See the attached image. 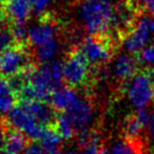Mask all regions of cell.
Masks as SVG:
<instances>
[{"label": "cell", "instance_id": "cell-15", "mask_svg": "<svg viewBox=\"0 0 154 154\" xmlns=\"http://www.w3.org/2000/svg\"><path fill=\"white\" fill-rule=\"evenodd\" d=\"M62 140L63 138L54 126L45 127L40 137L38 138V143L42 148L43 154H61Z\"/></svg>", "mask_w": 154, "mask_h": 154}, {"label": "cell", "instance_id": "cell-13", "mask_svg": "<svg viewBox=\"0 0 154 154\" xmlns=\"http://www.w3.org/2000/svg\"><path fill=\"white\" fill-rule=\"evenodd\" d=\"M140 62L137 54L124 53L116 57L113 63V74L119 82H127L136 74L139 70Z\"/></svg>", "mask_w": 154, "mask_h": 154}, {"label": "cell", "instance_id": "cell-9", "mask_svg": "<svg viewBox=\"0 0 154 154\" xmlns=\"http://www.w3.org/2000/svg\"><path fill=\"white\" fill-rule=\"evenodd\" d=\"M151 36V19L140 17L135 26L122 40L124 49L127 53L138 54L146 47Z\"/></svg>", "mask_w": 154, "mask_h": 154}, {"label": "cell", "instance_id": "cell-8", "mask_svg": "<svg viewBox=\"0 0 154 154\" xmlns=\"http://www.w3.org/2000/svg\"><path fill=\"white\" fill-rule=\"evenodd\" d=\"M11 129L24 133L32 140H38L45 126L40 125L21 105H18L5 117Z\"/></svg>", "mask_w": 154, "mask_h": 154}, {"label": "cell", "instance_id": "cell-16", "mask_svg": "<svg viewBox=\"0 0 154 154\" xmlns=\"http://www.w3.org/2000/svg\"><path fill=\"white\" fill-rule=\"evenodd\" d=\"M78 97L79 95L77 94L75 88L70 86H61L53 93L50 99V103L55 109V111L66 112Z\"/></svg>", "mask_w": 154, "mask_h": 154}, {"label": "cell", "instance_id": "cell-24", "mask_svg": "<svg viewBox=\"0 0 154 154\" xmlns=\"http://www.w3.org/2000/svg\"><path fill=\"white\" fill-rule=\"evenodd\" d=\"M54 0H33V8L34 13L38 15H42L47 12L50 5L53 3Z\"/></svg>", "mask_w": 154, "mask_h": 154}, {"label": "cell", "instance_id": "cell-12", "mask_svg": "<svg viewBox=\"0 0 154 154\" xmlns=\"http://www.w3.org/2000/svg\"><path fill=\"white\" fill-rule=\"evenodd\" d=\"M3 11L12 24H26L34 13L33 0H5Z\"/></svg>", "mask_w": 154, "mask_h": 154}, {"label": "cell", "instance_id": "cell-23", "mask_svg": "<svg viewBox=\"0 0 154 154\" xmlns=\"http://www.w3.org/2000/svg\"><path fill=\"white\" fill-rule=\"evenodd\" d=\"M137 55L140 62H145L148 66H154V45L145 47Z\"/></svg>", "mask_w": 154, "mask_h": 154}, {"label": "cell", "instance_id": "cell-22", "mask_svg": "<svg viewBox=\"0 0 154 154\" xmlns=\"http://www.w3.org/2000/svg\"><path fill=\"white\" fill-rule=\"evenodd\" d=\"M15 41L13 37V34H12L11 28H2L0 26V51L7 49L10 45H12Z\"/></svg>", "mask_w": 154, "mask_h": 154}, {"label": "cell", "instance_id": "cell-20", "mask_svg": "<svg viewBox=\"0 0 154 154\" xmlns=\"http://www.w3.org/2000/svg\"><path fill=\"white\" fill-rule=\"evenodd\" d=\"M107 154H143L140 140H124L116 141L111 149L108 150Z\"/></svg>", "mask_w": 154, "mask_h": 154}, {"label": "cell", "instance_id": "cell-5", "mask_svg": "<svg viewBox=\"0 0 154 154\" xmlns=\"http://www.w3.org/2000/svg\"><path fill=\"white\" fill-rule=\"evenodd\" d=\"M141 8L143 5L134 0H122L115 5L113 30L122 37V41L139 20L143 11Z\"/></svg>", "mask_w": 154, "mask_h": 154}, {"label": "cell", "instance_id": "cell-2", "mask_svg": "<svg viewBox=\"0 0 154 154\" xmlns=\"http://www.w3.org/2000/svg\"><path fill=\"white\" fill-rule=\"evenodd\" d=\"M28 40L34 48L36 56L41 63L53 61L57 56L59 43L57 30L52 22L43 21L29 29Z\"/></svg>", "mask_w": 154, "mask_h": 154}, {"label": "cell", "instance_id": "cell-19", "mask_svg": "<svg viewBox=\"0 0 154 154\" xmlns=\"http://www.w3.org/2000/svg\"><path fill=\"white\" fill-rule=\"evenodd\" d=\"M54 127L63 139H71L76 135V129L74 124L66 112H59L57 114Z\"/></svg>", "mask_w": 154, "mask_h": 154}, {"label": "cell", "instance_id": "cell-6", "mask_svg": "<svg viewBox=\"0 0 154 154\" xmlns=\"http://www.w3.org/2000/svg\"><path fill=\"white\" fill-rule=\"evenodd\" d=\"M90 66L91 64L79 50L71 52L63 62L64 82L73 88L85 85L88 82Z\"/></svg>", "mask_w": 154, "mask_h": 154}, {"label": "cell", "instance_id": "cell-27", "mask_svg": "<svg viewBox=\"0 0 154 154\" xmlns=\"http://www.w3.org/2000/svg\"><path fill=\"white\" fill-rule=\"evenodd\" d=\"M5 152V133H0V154Z\"/></svg>", "mask_w": 154, "mask_h": 154}, {"label": "cell", "instance_id": "cell-21", "mask_svg": "<svg viewBox=\"0 0 154 154\" xmlns=\"http://www.w3.org/2000/svg\"><path fill=\"white\" fill-rule=\"evenodd\" d=\"M11 31L15 42H23L29 36V29L26 24H12Z\"/></svg>", "mask_w": 154, "mask_h": 154}, {"label": "cell", "instance_id": "cell-14", "mask_svg": "<svg viewBox=\"0 0 154 154\" xmlns=\"http://www.w3.org/2000/svg\"><path fill=\"white\" fill-rule=\"evenodd\" d=\"M18 99L19 95L11 79L0 75V117H7L8 114L17 106Z\"/></svg>", "mask_w": 154, "mask_h": 154}, {"label": "cell", "instance_id": "cell-32", "mask_svg": "<svg viewBox=\"0 0 154 154\" xmlns=\"http://www.w3.org/2000/svg\"><path fill=\"white\" fill-rule=\"evenodd\" d=\"M3 1H5V0H3Z\"/></svg>", "mask_w": 154, "mask_h": 154}, {"label": "cell", "instance_id": "cell-28", "mask_svg": "<svg viewBox=\"0 0 154 154\" xmlns=\"http://www.w3.org/2000/svg\"><path fill=\"white\" fill-rule=\"evenodd\" d=\"M152 1H153V0H138V2L140 3V5H143V8H145V9L150 2H152Z\"/></svg>", "mask_w": 154, "mask_h": 154}, {"label": "cell", "instance_id": "cell-25", "mask_svg": "<svg viewBox=\"0 0 154 154\" xmlns=\"http://www.w3.org/2000/svg\"><path fill=\"white\" fill-rule=\"evenodd\" d=\"M23 154H43V150L41 148L40 143H37V141H33V143L28 145Z\"/></svg>", "mask_w": 154, "mask_h": 154}, {"label": "cell", "instance_id": "cell-26", "mask_svg": "<svg viewBox=\"0 0 154 154\" xmlns=\"http://www.w3.org/2000/svg\"><path fill=\"white\" fill-rule=\"evenodd\" d=\"M148 131H149L150 138L154 141V111L151 112V115H150V120L149 124H148Z\"/></svg>", "mask_w": 154, "mask_h": 154}, {"label": "cell", "instance_id": "cell-7", "mask_svg": "<svg viewBox=\"0 0 154 154\" xmlns=\"http://www.w3.org/2000/svg\"><path fill=\"white\" fill-rule=\"evenodd\" d=\"M78 50L84 54L91 66L105 64L112 57V45L109 41L105 40L103 36L89 35L85 37Z\"/></svg>", "mask_w": 154, "mask_h": 154}, {"label": "cell", "instance_id": "cell-18", "mask_svg": "<svg viewBox=\"0 0 154 154\" xmlns=\"http://www.w3.org/2000/svg\"><path fill=\"white\" fill-rule=\"evenodd\" d=\"M146 125L138 117V115L135 112L134 114H131L126 118L124 122V132L125 137L129 140H140L141 133H143V129L146 128Z\"/></svg>", "mask_w": 154, "mask_h": 154}, {"label": "cell", "instance_id": "cell-1", "mask_svg": "<svg viewBox=\"0 0 154 154\" xmlns=\"http://www.w3.org/2000/svg\"><path fill=\"white\" fill-rule=\"evenodd\" d=\"M78 14L90 35L105 36L113 30L115 7L111 0H82Z\"/></svg>", "mask_w": 154, "mask_h": 154}, {"label": "cell", "instance_id": "cell-11", "mask_svg": "<svg viewBox=\"0 0 154 154\" xmlns=\"http://www.w3.org/2000/svg\"><path fill=\"white\" fill-rule=\"evenodd\" d=\"M20 105L45 127L54 126L57 118L55 109L48 101L37 100V99H21Z\"/></svg>", "mask_w": 154, "mask_h": 154}, {"label": "cell", "instance_id": "cell-17", "mask_svg": "<svg viewBox=\"0 0 154 154\" xmlns=\"http://www.w3.org/2000/svg\"><path fill=\"white\" fill-rule=\"evenodd\" d=\"M29 139L24 133L11 129L5 133V151L8 154H23Z\"/></svg>", "mask_w": 154, "mask_h": 154}, {"label": "cell", "instance_id": "cell-4", "mask_svg": "<svg viewBox=\"0 0 154 154\" xmlns=\"http://www.w3.org/2000/svg\"><path fill=\"white\" fill-rule=\"evenodd\" d=\"M32 66L29 51L20 42H15L0 51V75L11 78Z\"/></svg>", "mask_w": 154, "mask_h": 154}, {"label": "cell", "instance_id": "cell-30", "mask_svg": "<svg viewBox=\"0 0 154 154\" xmlns=\"http://www.w3.org/2000/svg\"><path fill=\"white\" fill-rule=\"evenodd\" d=\"M66 154H82V153H80L79 151H76V150H70Z\"/></svg>", "mask_w": 154, "mask_h": 154}, {"label": "cell", "instance_id": "cell-3", "mask_svg": "<svg viewBox=\"0 0 154 154\" xmlns=\"http://www.w3.org/2000/svg\"><path fill=\"white\" fill-rule=\"evenodd\" d=\"M126 93L136 109H143L154 103V66L140 69L127 82Z\"/></svg>", "mask_w": 154, "mask_h": 154}, {"label": "cell", "instance_id": "cell-29", "mask_svg": "<svg viewBox=\"0 0 154 154\" xmlns=\"http://www.w3.org/2000/svg\"><path fill=\"white\" fill-rule=\"evenodd\" d=\"M151 37H152V40L154 42V17L151 19Z\"/></svg>", "mask_w": 154, "mask_h": 154}, {"label": "cell", "instance_id": "cell-31", "mask_svg": "<svg viewBox=\"0 0 154 154\" xmlns=\"http://www.w3.org/2000/svg\"><path fill=\"white\" fill-rule=\"evenodd\" d=\"M1 12H2V9H1V3H0V14H1Z\"/></svg>", "mask_w": 154, "mask_h": 154}, {"label": "cell", "instance_id": "cell-10", "mask_svg": "<svg viewBox=\"0 0 154 154\" xmlns=\"http://www.w3.org/2000/svg\"><path fill=\"white\" fill-rule=\"evenodd\" d=\"M70 116L76 129V135L80 132L89 130L94 117V109L88 99L79 96L74 103L66 111Z\"/></svg>", "mask_w": 154, "mask_h": 154}]
</instances>
